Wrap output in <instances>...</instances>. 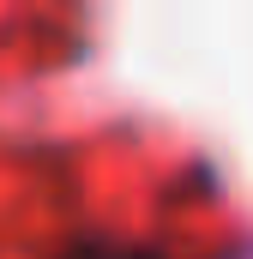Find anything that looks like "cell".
Wrapping results in <instances>:
<instances>
[{"mask_svg":"<svg viewBox=\"0 0 253 259\" xmlns=\"http://www.w3.org/2000/svg\"><path fill=\"white\" fill-rule=\"evenodd\" d=\"M78 259H151V253H133V247H85Z\"/></svg>","mask_w":253,"mask_h":259,"instance_id":"1","label":"cell"}]
</instances>
